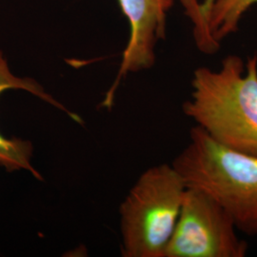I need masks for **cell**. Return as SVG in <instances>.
<instances>
[{
    "label": "cell",
    "instance_id": "obj_7",
    "mask_svg": "<svg viewBox=\"0 0 257 257\" xmlns=\"http://www.w3.org/2000/svg\"><path fill=\"white\" fill-rule=\"evenodd\" d=\"M257 0H213L200 21L193 24V38L197 49L213 55L222 41L238 30L239 23Z\"/></svg>",
    "mask_w": 257,
    "mask_h": 257
},
{
    "label": "cell",
    "instance_id": "obj_1",
    "mask_svg": "<svg viewBox=\"0 0 257 257\" xmlns=\"http://www.w3.org/2000/svg\"><path fill=\"white\" fill-rule=\"evenodd\" d=\"M182 110L215 142L257 156L256 54L246 61L228 55L217 70H194L191 96Z\"/></svg>",
    "mask_w": 257,
    "mask_h": 257
},
{
    "label": "cell",
    "instance_id": "obj_8",
    "mask_svg": "<svg viewBox=\"0 0 257 257\" xmlns=\"http://www.w3.org/2000/svg\"><path fill=\"white\" fill-rule=\"evenodd\" d=\"M183 4L186 15L192 20L193 24L200 21L210 9L213 0H203L199 2L197 0H181Z\"/></svg>",
    "mask_w": 257,
    "mask_h": 257
},
{
    "label": "cell",
    "instance_id": "obj_3",
    "mask_svg": "<svg viewBox=\"0 0 257 257\" xmlns=\"http://www.w3.org/2000/svg\"><path fill=\"white\" fill-rule=\"evenodd\" d=\"M187 186L173 164L146 170L120 207L122 253L165 257Z\"/></svg>",
    "mask_w": 257,
    "mask_h": 257
},
{
    "label": "cell",
    "instance_id": "obj_5",
    "mask_svg": "<svg viewBox=\"0 0 257 257\" xmlns=\"http://www.w3.org/2000/svg\"><path fill=\"white\" fill-rule=\"evenodd\" d=\"M130 23V37L113 86L107 93L105 105L110 107L120 80L130 73L152 68L156 62V43L166 37L169 11L175 0H118Z\"/></svg>",
    "mask_w": 257,
    "mask_h": 257
},
{
    "label": "cell",
    "instance_id": "obj_2",
    "mask_svg": "<svg viewBox=\"0 0 257 257\" xmlns=\"http://www.w3.org/2000/svg\"><path fill=\"white\" fill-rule=\"evenodd\" d=\"M173 166L187 187L220 203L240 232L257 235V156L224 147L193 127Z\"/></svg>",
    "mask_w": 257,
    "mask_h": 257
},
{
    "label": "cell",
    "instance_id": "obj_4",
    "mask_svg": "<svg viewBox=\"0 0 257 257\" xmlns=\"http://www.w3.org/2000/svg\"><path fill=\"white\" fill-rule=\"evenodd\" d=\"M230 213L209 193L187 187L165 257H244L241 238Z\"/></svg>",
    "mask_w": 257,
    "mask_h": 257
},
{
    "label": "cell",
    "instance_id": "obj_6",
    "mask_svg": "<svg viewBox=\"0 0 257 257\" xmlns=\"http://www.w3.org/2000/svg\"><path fill=\"white\" fill-rule=\"evenodd\" d=\"M11 89L24 90L50 103L59 110H64L73 119L79 121L80 118L72 113L63 105L56 101L50 94L44 92L42 87L31 78H19L11 73L9 66L0 52V94L4 91ZM33 155V145L30 141L19 138H4L0 135V166L4 167L7 171H20L24 170L30 172L37 179L41 180L42 177L37 170L31 164Z\"/></svg>",
    "mask_w": 257,
    "mask_h": 257
}]
</instances>
